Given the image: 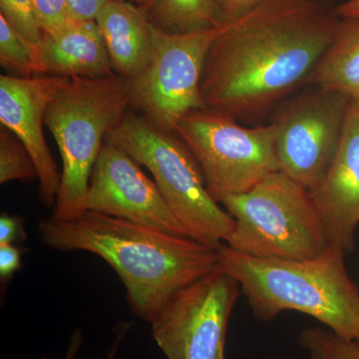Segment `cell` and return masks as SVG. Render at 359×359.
Listing matches in <instances>:
<instances>
[{"instance_id": "83f0119b", "label": "cell", "mask_w": 359, "mask_h": 359, "mask_svg": "<svg viewBox=\"0 0 359 359\" xmlns=\"http://www.w3.org/2000/svg\"><path fill=\"white\" fill-rule=\"evenodd\" d=\"M84 335L81 330H75L71 334L69 344H68L67 351L65 355L61 359H75L79 353L80 349L83 346ZM42 359H47L43 358Z\"/></svg>"}, {"instance_id": "ac0fdd59", "label": "cell", "mask_w": 359, "mask_h": 359, "mask_svg": "<svg viewBox=\"0 0 359 359\" xmlns=\"http://www.w3.org/2000/svg\"><path fill=\"white\" fill-rule=\"evenodd\" d=\"M0 63L21 77L43 75L39 46L28 42L0 14Z\"/></svg>"}, {"instance_id": "7a4b0ae2", "label": "cell", "mask_w": 359, "mask_h": 359, "mask_svg": "<svg viewBox=\"0 0 359 359\" xmlns=\"http://www.w3.org/2000/svg\"><path fill=\"white\" fill-rule=\"evenodd\" d=\"M39 231L51 249L83 250L109 264L126 289L130 308L150 323L178 290L219 268L218 249L102 212L44 219Z\"/></svg>"}, {"instance_id": "4316f807", "label": "cell", "mask_w": 359, "mask_h": 359, "mask_svg": "<svg viewBox=\"0 0 359 359\" xmlns=\"http://www.w3.org/2000/svg\"><path fill=\"white\" fill-rule=\"evenodd\" d=\"M132 325L128 323H118L117 327L115 328V337L113 340L112 346H111L109 351L106 354L104 359H116L117 358L118 351L119 347L121 346L123 340L129 334L130 330H131Z\"/></svg>"}, {"instance_id": "2e32d148", "label": "cell", "mask_w": 359, "mask_h": 359, "mask_svg": "<svg viewBox=\"0 0 359 359\" xmlns=\"http://www.w3.org/2000/svg\"><path fill=\"white\" fill-rule=\"evenodd\" d=\"M359 101V20L340 18L309 82Z\"/></svg>"}, {"instance_id": "7402d4cb", "label": "cell", "mask_w": 359, "mask_h": 359, "mask_svg": "<svg viewBox=\"0 0 359 359\" xmlns=\"http://www.w3.org/2000/svg\"><path fill=\"white\" fill-rule=\"evenodd\" d=\"M42 33L54 34L70 25L73 16L68 0H32Z\"/></svg>"}, {"instance_id": "603a6c76", "label": "cell", "mask_w": 359, "mask_h": 359, "mask_svg": "<svg viewBox=\"0 0 359 359\" xmlns=\"http://www.w3.org/2000/svg\"><path fill=\"white\" fill-rule=\"evenodd\" d=\"M223 22L243 18L245 14L266 4L269 0H214Z\"/></svg>"}, {"instance_id": "30bf717a", "label": "cell", "mask_w": 359, "mask_h": 359, "mask_svg": "<svg viewBox=\"0 0 359 359\" xmlns=\"http://www.w3.org/2000/svg\"><path fill=\"white\" fill-rule=\"evenodd\" d=\"M240 285L219 268L178 290L151 323L167 359H226V332Z\"/></svg>"}, {"instance_id": "7c38bea8", "label": "cell", "mask_w": 359, "mask_h": 359, "mask_svg": "<svg viewBox=\"0 0 359 359\" xmlns=\"http://www.w3.org/2000/svg\"><path fill=\"white\" fill-rule=\"evenodd\" d=\"M69 78L0 76V123L27 149L39 174L40 198L54 208L61 173L45 140L43 127L49 104Z\"/></svg>"}, {"instance_id": "52a82bcc", "label": "cell", "mask_w": 359, "mask_h": 359, "mask_svg": "<svg viewBox=\"0 0 359 359\" xmlns=\"http://www.w3.org/2000/svg\"><path fill=\"white\" fill-rule=\"evenodd\" d=\"M175 134L192 152L208 190L219 204L280 171L271 123L247 127L231 116L205 108L185 116Z\"/></svg>"}, {"instance_id": "44dd1931", "label": "cell", "mask_w": 359, "mask_h": 359, "mask_svg": "<svg viewBox=\"0 0 359 359\" xmlns=\"http://www.w3.org/2000/svg\"><path fill=\"white\" fill-rule=\"evenodd\" d=\"M0 14L28 42L39 46L41 41L40 27L32 0H0Z\"/></svg>"}, {"instance_id": "ffe728a7", "label": "cell", "mask_w": 359, "mask_h": 359, "mask_svg": "<svg viewBox=\"0 0 359 359\" xmlns=\"http://www.w3.org/2000/svg\"><path fill=\"white\" fill-rule=\"evenodd\" d=\"M299 341L309 359H359V342L344 339L328 328H306Z\"/></svg>"}, {"instance_id": "5b68a950", "label": "cell", "mask_w": 359, "mask_h": 359, "mask_svg": "<svg viewBox=\"0 0 359 359\" xmlns=\"http://www.w3.org/2000/svg\"><path fill=\"white\" fill-rule=\"evenodd\" d=\"M106 141L148 169L191 238L214 249L228 241L235 219L212 197L197 160L179 136L128 110Z\"/></svg>"}, {"instance_id": "9c48e42d", "label": "cell", "mask_w": 359, "mask_h": 359, "mask_svg": "<svg viewBox=\"0 0 359 359\" xmlns=\"http://www.w3.org/2000/svg\"><path fill=\"white\" fill-rule=\"evenodd\" d=\"M311 86L285 99L269 122L280 171L308 189L320 181L337 154L351 101L332 90Z\"/></svg>"}, {"instance_id": "f1b7e54d", "label": "cell", "mask_w": 359, "mask_h": 359, "mask_svg": "<svg viewBox=\"0 0 359 359\" xmlns=\"http://www.w3.org/2000/svg\"><path fill=\"white\" fill-rule=\"evenodd\" d=\"M337 13L340 18H358L359 0H346L337 6Z\"/></svg>"}, {"instance_id": "d6986e66", "label": "cell", "mask_w": 359, "mask_h": 359, "mask_svg": "<svg viewBox=\"0 0 359 359\" xmlns=\"http://www.w3.org/2000/svg\"><path fill=\"white\" fill-rule=\"evenodd\" d=\"M39 180L36 167L22 142L6 127L0 129V183Z\"/></svg>"}, {"instance_id": "6da1fadb", "label": "cell", "mask_w": 359, "mask_h": 359, "mask_svg": "<svg viewBox=\"0 0 359 359\" xmlns=\"http://www.w3.org/2000/svg\"><path fill=\"white\" fill-rule=\"evenodd\" d=\"M339 20L330 0H269L224 22L203 71L205 107L247 123L273 113L309 84Z\"/></svg>"}, {"instance_id": "4fadbf2b", "label": "cell", "mask_w": 359, "mask_h": 359, "mask_svg": "<svg viewBox=\"0 0 359 359\" xmlns=\"http://www.w3.org/2000/svg\"><path fill=\"white\" fill-rule=\"evenodd\" d=\"M309 191L330 245L353 252L359 224V101L349 103L337 154Z\"/></svg>"}, {"instance_id": "277c9868", "label": "cell", "mask_w": 359, "mask_h": 359, "mask_svg": "<svg viewBox=\"0 0 359 359\" xmlns=\"http://www.w3.org/2000/svg\"><path fill=\"white\" fill-rule=\"evenodd\" d=\"M130 107L129 81L117 73L69 78L49 104L45 125L62 160L52 219L71 221L86 212L85 199L96 161L108 134Z\"/></svg>"}, {"instance_id": "ba28073f", "label": "cell", "mask_w": 359, "mask_h": 359, "mask_svg": "<svg viewBox=\"0 0 359 359\" xmlns=\"http://www.w3.org/2000/svg\"><path fill=\"white\" fill-rule=\"evenodd\" d=\"M223 26L183 33L153 26L151 57L140 74L129 81L131 106L169 133H175L189 113L207 108L201 90L203 71Z\"/></svg>"}, {"instance_id": "3957f363", "label": "cell", "mask_w": 359, "mask_h": 359, "mask_svg": "<svg viewBox=\"0 0 359 359\" xmlns=\"http://www.w3.org/2000/svg\"><path fill=\"white\" fill-rule=\"evenodd\" d=\"M218 254L219 269L237 280L259 320L297 311L359 342V290L347 273L344 250L330 245L302 261L250 257L226 244Z\"/></svg>"}, {"instance_id": "cb8c5ba5", "label": "cell", "mask_w": 359, "mask_h": 359, "mask_svg": "<svg viewBox=\"0 0 359 359\" xmlns=\"http://www.w3.org/2000/svg\"><path fill=\"white\" fill-rule=\"evenodd\" d=\"M22 219L18 216L2 212L0 216V245H13L18 241H25Z\"/></svg>"}, {"instance_id": "f546056e", "label": "cell", "mask_w": 359, "mask_h": 359, "mask_svg": "<svg viewBox=\"0 0 359 359\" xmlns=\"http://www.w3.org/2000/svg\"><path fill=\"white\" fill-rule=\"evenodd\" d=\"M129 1L133 2L139 7H141L144 11H147L149 6H150L151 0H129Z\"/></svg>"}, {"instance_id": "9a60e30c", "label": "cell", "mask_w": 359, "mask_h": 359, "mask_svg": "<svg viewBox=\"0 0 359 359\" xmlns=\"http://www.w3.org/2000/svg\"><path fill=\"white\" fill-rule=\"evenodd\" d=\"M96 23L115 73L133 80L147 65L153 50V23L145 11L129 0L104 6Z\"/></svg>"}, {"instance_id": "484cf974", "label": "cell", "mask_w": 359, "mask_h": 359, "mask_svg": "<svg viewBox=\"0 0 359 359\" xmlns=\"http://www.w3.org/2000/svg\"><path fill=\"white\" fill-rule=\"evenodd\" d=\"M118 0H68L73 16L80 20H95L104 6Z\"/></svg>"}, {"instance_id": "d4e9b609", "label": "cell", "mask_w": 359, "mask_h": 359, "mask_svg": "<svg viewBox=\"0 0 359 359\" xmlns=\"http://www.w3.org/2000/svg\"><path fill=\"white\" fill-rule=\"evenodd\" d=\"M20 250L14 245H0V278L1 282L13 280L14 273L22 266Z\"/></svg>"}, {"instance_id": "5bb4252c", "label": "cell", "mask_w": 359, "mask_h": 359, "mask_svg": "<svg viewBox=\"0 0 359 359\" xmlns=\"http://www.w3.org/2000/svg\"><path fill=\"white\" fill-rule=\"evenodd\" d=\"M39 56L43 75L99 78L115 73L95 20H74L57 33H42Z\"/></svg>"}, {"instance_id": "e0dca14e", "label": "cell", "mask_w": 359, "mask_h": 359, "mask_svg": "<svg viewBox=\"0 0 359 359\" xmlns=\"http://www.w3.org/2000/svg\"><path fill=\"white\" fill-rule=\"evenodd\" d=\"M149 20L168 32L183 33L223 25L214 0H151Z\"/></svg>"}, {"instance_id": "8fae6325", "label": "cell", "mask_w": 359, "mask_h": 359, "mask_svg": "<svg viewBox=\"0 0 359 359\" xmlns=\"http://www.w3.org/2000/svg\"><path fill=\"white\" fill-rule=\"evenodd\" d=\"M86 212H102L155 230L191 238L154 180L121 148L106 141L90 177Z\"/></svg>"}, {"instance_id": "8992f818", "label": "cell", "mask_w": 359, "mask_h": 359, "mask_svg": "<svg viewBox=\"0 0 359 359\" xmlns=\"http://www.w3.org/2000/svg\"><path fill=\"white\" fill-rule=\"evenodd\" d=\"M235 219L224 244L261 259L302 261L323 254L327 231L308 188L282 171L221 202Z\"/></svg>"}]
</instances>
